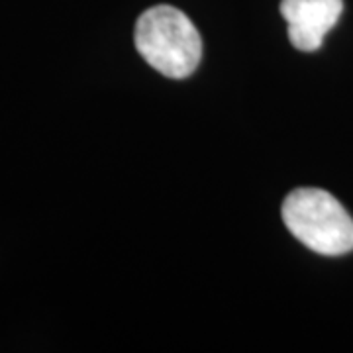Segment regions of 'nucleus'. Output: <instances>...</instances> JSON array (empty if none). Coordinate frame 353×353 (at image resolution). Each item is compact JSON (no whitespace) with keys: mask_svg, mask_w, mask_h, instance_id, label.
Segmentation results:
<instances>
[{"mask_svg":"<svg viewBox=\"0 0 353 353\" xmlns=\"http://www.w3.org/2000/svg\"><path fill=\"white\" fill-rule=\"evenodd\" d=\"M281 212L290 234L308 250L332 257L353 250V218L328 190L294 189Z\"/></svg>","mask_w":353,"mask_h":353,"instance_id":"obj_2","label":"nucleus"},{"mask_svg":"<svg viewBox=\"0 0 353 353\" xmlns=\"http://www.w3.org/2000/svg\"><path fill=\"white\" fill-rule=\"evenodd\" d=\"M343 12V0H281L290 43L301 51L320 50Z\"/></svg>","mask_w":353,"mask_h":353,"instance_id":"obj_3","label":"nucleus"},{"mask_svg":"<svg viewBox=\"0 0 353 353\" xmlns=\"http://www.w3.org/2000/svg\"><path fill=\"white\" fill-rule=\"evenodd\" d=\"M134 39L139 55L171 79L192 75L202 59L199 30L175 6L159 4L145 10L138 18Z\"/></svg>","mask_w":353,"mask_h":353,"instance_id":"obj_1","label":"nucleus"}]
</instances>
